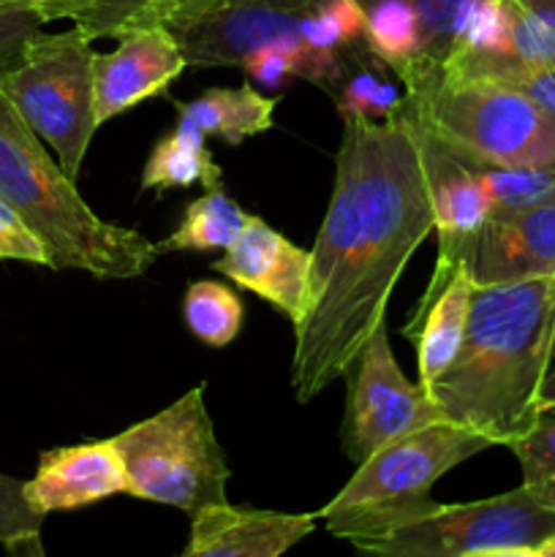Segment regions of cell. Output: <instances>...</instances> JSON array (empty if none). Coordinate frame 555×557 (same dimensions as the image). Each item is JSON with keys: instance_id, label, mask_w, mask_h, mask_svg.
Instances as JSON below:
<instances>
[{"instance_id": "cell-1", "label": "cell", "mask_w": 555, "mask_h": 557, "mask_svg": "<svg viewBox=\"0 0 555 557\" xmlns=\"http://www.w3.org/2000/svg\"><path fill=\"white\" fill-rule=\"evenodd\" d=\"M435 232L422 128L406 96L386 117H343L335 185L310 248V294L294 326L299 403L335 384L386 321L390 297Z\"/></svg>"}, {"instance_id": "cell-2", "label": "cell", "mask_w": 555, "mask_h": 557, "mask_svg": "<svg viewBox=\"0 0 555 557\" xmlns=\"http://www.w3.org/2000/svg\"><path fill=\"white\" fill-rule=\"evenodd\" d=\"M555 357V277L473 286L466 335L439 381L422 386L444 422L511 446L542 419Z\"/></svg>"}, {"instance_id": "cell-3", "label": "cell", "mask_w": 555, "mask_h": 557, "mask_svg": "<svg viewBox=\"0 0 555 557\" xmlns=\"http://www.w3.org/2000/svg\"><path fill=\"white\" fill-rule=\"evenodd\" d=\"M0 199L47 248L52 270H79L96 281H134L158 259L141 232L103 221L74 180L52 161L36 131L0 90Z\"/></svg>"}, {"instance_id": "cell-4", "label": "cell", "mask_w": 555, "mask_h": 557, "mask_svg": "<svg viewBox=\"0 0 555 557\" xmlns=\"http://www.w3.org/2000/svg\"><path fill=\"white\" fill-rule=\"evenodd\" d=\"M490 446L482 435L444 419L414 430L365 457L316 517L332 536L351 544L384 536L430 515L439 506L430 498L435 482Z\"/></svg>"}, {"instance_id": "cell-5", "label": "cell", "mask_w": 555, "mask_h": 557, "mask_svg": "<svg viewBox=\"0 0 555 557\" xmlns=\"http://www.w3.org/2000/svg\"><path fill=\"white\" fill-rule=\"evenodd\" d=\"M109 441L123 460L134 498L172 506L190 517L207 506L229 504L232 473L201 386Z\"/></svg>"}, {"instance_id": "cell-6", "label": "cell", "mask_w": 555, "mask_h": 557, "mask_svg": "<svg viewBox=\"0 0 555 557\" xmlns=\"http://www.w3.org/2000/svg\"><path fill=\"white\" fill-rule=\"evenodd\" d=\"M411 103L424 134L473 166H555V120L515 87L441 82Z\"/></svg>"}, {"instance_id": "cell-7", "label": "cell", "mask_w": 555, "mask_h": 557, "mask_svg": "<svg viewBox=\"0 0 555 557\" xmlns=\"http://www.w3.org/2000/svg\"><path fill=\"white\" fill-rule=\"evenodd\" d=\"M90 38L71 27L36 30L22 47L14 69L0 74V90L16 112L58 156L65 177H79L87 147L98 131Z\"/></svg>"}, {"instance_id": "cell-8", "label": "cell", "mask_w": 555, "mask_h": 557, "mask_svg": "<svg viewBox=\"0 0 555 557\" xmlns=\"http://www.w3.org/2000/svg\"><path fill=\"white\" fill-rule=\"evenodd\" d=\"M555 533V511L517 487L473 504H439L430 515L384 533L354 542L362 557H462L495 547H539Z\"/></svg>"}, {"instance_id": "cell-9", "label": "cell", "mask_w": 555, "mask_h": 557, "mask_svg": "<svg viewBox=\"0 0 555 557\" xmlns=\"http://www.w3.org/2000/svg\"><path fill=\"white\" fill-rule=\"evenodd\" d=\"M346 379L348 397L341 444L348 460L357 466L390 441L441 422L428 392L403 375L392 354L386 321L357 354Z\"/></svg>"}, {"instance_id": "cell-10", "label": "cell", "mask_w": 555, "mask_h": 557, "mask_svg": "<svg viewBox=\"0 0 555 557\" xmlns=\"http://www.w3.org/2000/svg\"><path fill=\"white\" fill-rule=\"evenodd\" d=\"M326 0H205L169 27L196 69L237 65L267 44L303 38V27Z\"/></svg>"}, {"instance_id": "cell-11", "label": "cell", "mask_w": 555, "mask_h": 557, "mask_svg": "<svg viewBox=\"0 0 555 557\" xmlns=\"http://www.w3.org/2000/svg\"><path fill=\"white\" fill-rule=\"evenodd\" d=\"M439 261H457L473 286L555 277V196L528 210L490 215L466 239L439 248Z\"/></svg>"}, {"instance_id": "cell-12", "label": "cell", "mask_w": 555, "mask_h": 557, "mask_svg": "<svg viewBox=\"0 0 555 557\" xmlns=\"http://www.w3.org/2000/svg\"><path fill=\"white\" fill-rule=\"evenodd\" d=\"M212 270L229 277L234 286L264 299L294 326L305 319L310 294V250L294 245L261 218H248L239 237L223 250L221 259L212 261Z\"/></svg>"}, {"instance_id": "cell-13", "label": "cell", "mask_w": 555, "mask_h": 557, "mask_svg": "<svg viewBox=\"0 0 555 557\" xmlns=\"http://www.w3.org/2000/svg\"><path fill=\"white\" fill-rule=\"evenodd\" d=\"M185 69L188 63L183 49L169 27H147L120 36L112 52H96L92 60L98 125L163 92Z\"/></svg>"}, {"instance_id": "cell-14", "label": "cell", "mask_w": 555, "mask_h": 557, "mask_svg": "<svg viewBox=\"0 0 555 557\" xmlns=\"http://www.w3.org/2000/svg\"><path fill=\"white\" fill-rule=\"evenodd\" d=\"M112 495H128V476L109 438L44 451L36 476L25 482L27 504L41 517L82 509Z\"/></svg>"}, {"instance_id": "cell-15", "label": "cell", "mask_w": 555, "mask_h": 557, "mask_svg": "<svg viewBox=\"0 0 555 557\" xmlns=\"http://www.w3.org/2000/svg\"><path fill=\"white\" fill-rule=\"evenodd\" d=\"M316 515L207 506L190 517L188 547L180 557H283L316 531Z\"/></svg>"}, {"instance_id": "cell-16", "label": "cell", "mask_w": 555, "mask_h": 557, "mask_svg": "<svg viewBox=\"0 0 555 557\" xmlns=\"http://www.w3.org/2000/svg\"><path fill=\"white\" fill-rule=\"evenodd\" d=\"M473 283L457 261H435V272L403 335L417 343L419 386H430L449 370L466 335Z\"/></svg>"}, {"instance_id": "cell-17", "label": "cell", "mask_w": 555, "mask_h": 557, "mask_svg": "<svg viewBox=\"0 0 555 557\" xmlns=\"http://www.w3.org/2000/svg\"><path fill=\"white\" fill-rule=\"evenodd\" d=\"M422 152L439 248H449V245L460 243L468 234L477 232L493 215V207H490V196L479 180L477 169L452 150H446L441 141H435L424 131Z\"/></svg>"}, {"instance_id": "cell-18", "label": "cell", "mask_w": 555, "mask_h": 557, "mask_svg": "<svg viewBox=\"0 0 555 557\" xmlns=\"http://www.w3.org/2000/svg\"><path fill=\"white\" fill-rule=\"evenodd\" d=\"M275 98L261 96L250 85L210 87L194 101L177 103V120L199 128L205 136H221L226 145H243L272 128Z\"/></svg>"}, {"instance_id": "cell-19", "label": "cell", "mask_w": 555, "mask_h": 557, "mask_svg": "<svg viewBox=\"0 0 555 557\" xmlns=\"http://www.w3.org/2000/svg\"><path fill=\"white\" fill-rule=\"evenodd\" d=\"M357 3L362 5L368 0H357ZM403 3L411 5L419 22L417 69L403 87L411 101H422L441 85L446 60L479 0H403Z\"/></svg>"}, {"instance_id": "cell-20", "label": "cell", "mask_w": 555, "mask_h": 557, "mask_svg": "<svg viewBox=\"0 0 555 557\" xmlns=\"http://www.w3.org/2000/svg\"><path fill=\"white\" fill-rule=\"evenodd\" d=\"M201 183L205 188L221 185V169L207 150L205 134L194 125L177 120L172 134L156 141L141 172V190L188 188Z\"/></svg>"}, {"instance_id": "cell-21", "label": "cell", "mask_w": 555, "mask_h": 557, "mask_svg": "<svg viewBox=\"0 0 555 557\" xmlns=\"http://www.w3.org/2000/svg\"><path fill=\"white\" fill-rule=\"evenodd\" d=\"M506 54L498 85L555 65V0H504Z\"/></svg>"}, {"instance_id": "cell-22", "label": "cell", "mask_w": 555, "mask_h": 557, "mask_svg": "<svg viewBox=\"0 0 555 557\" xmlns=\"http://www.w3.org/2000/svg\"><path fill=\"white\" fill-rule=\"evenodd\" d=\"M248 212L218 185L205 196L190 201L180 226L166 239L156 243L158 253H183V250H226L248 223Z\"/></svg>"}, {"instance_id": "cell-23", "label": "cell", "mask_w": 555, "mask_h": 557, "mask_svg": "<svg viewBox=\"0 0 555 557\" xmlns=\"http://www.w3.org/2000/svg\"><path fill=\"white\" fill-rule=\"evenodd\" d=\"M201 3L205 0H85L71 22L90 41L120 38L147 27H172L174 22L194 14Z\"/></svg>"}, {"instance_id": "cell-24", "label": "cell", "mask_w": 555, "mask_h": 557, "mask_svg": "<svg viewBox=\"0 0 555 557\" xmlns=\"http://www.w3.org/2000/svg\"><path fill=\"white\" fill-rule=\"evenodd\" d=\"M183 321L190 335L210 348L234 343L245 321L243 302L229 286L218 281L190 283L183 297Z\"/></svg>"}, {"instance_id": "cell-25", "label": "cell", "mask_w": 555, "mask_h": 557, "mask_svg": "<svg viewBox=\"0 0 555 557\" xmlns=\"http://www.w3.org/2000/svg\"><path fill=\"white\" fill-rule=\"evenodd\" d=\"M473 166V163H471ZM490 196L493 215L520 212L555 196V166H473Z\"/></svg>"}, {"instance_id": "cell-26", "label": "cell", "mask_w": 555, "mask_h": 557, "mask_svg": "<svg viewBox=\"0 0 555 557\" xmlns=\"http://www.w3.org/2000/svg\"><path fill=\"white\" fill-rule=\"evenodd\" d=\"M522 468V487L536 504L555 511V417L544 413L536 428L509 446Z\"/></svg>"}, {"instance_id": "cell-27", "label": "cell", "mask_w": 555, "mask_h": 557, "mask_svg": "<svg viewBox=\"0 0 555 557\" xmlns=\"http://www.w3.org/2000/svg\"><path fill=\"white\" fill-rule=\"evenodd\" d=\"M44 517L25 498V482L0 473V544L41 533Z\"/></svg>"}, {"instance_id": "cell-28", "label": "cell", "mask_w": 555, "mask_h": 557, "mask_svg": "<svg viewBox=\"0 0 555 557\" xmlns=\"http://www.w3.org/2000/svg\"><path fill=\"white\" fill-rule=\"evenodd\" d=\"M0 261H27V264L49 267L41 239L3 199H0Z\"/></svg>"}, {"instance_id": "cell-29", "label": "cell", "mask_w": 555, "mask_h": 557, "mask_svg": "<svg viewBox=\"0 0 555 557\" xmlns=\"http://www.w3.org/2000/svg\"><path fill=\"white\" fill-rule=\"evenodd\" d=\"M47 22L22 3H0V74L14 69L27 38Z\"/></svg>"}, {"instance_id": "cell-30", "label": "cell", "mask_w": 555, "mask_h": 557, "mask_svg": "<svg viewBox=\"0 0 555 557\" xmlns=\"http://www.w3.org/2000/svg\"><path fill=\"white\" fill-rule=\"evenodd\" d=\"M509 87L520 90L522 96L531 98L542 112H547L555 120V65L547 69L528 71V74L517 76L515 82H509Z\"/></svg>"}, {"instance_id": "cell-31", "label": "cell", "mask_w": 555, "mask_h": 557, "mask_svg": "<svg viewBox=\"0 0 555 557\" xmlns=\"http://www.w3.org/2000/svg\"><path fill=\"white\" fill-rule=\"evenodd\" d=\"M16 3L36 11L44 22H54V20H74V16L82 11V5H85V0H16Z\"/></svg>"}, {"instance_id": "cell-32", "label": "cell", "mask_w": 555, "mask_h": 557, "mask_svg": "<svg viewBox=\"0 0 555 557\" xmlns=\"http://www.w3.org/2000/svg\"><path fill=\"white\" fill-rule=\"evenodd\" d=\"M5 549H9V557H47V553H44V544H41V533H36V536L16 539V542L5 544Z\"/></svg>"}, {"instance_id": "cell-33", "label": "cell", "mask_w": 555, "mask_h": 557, "mask_svg": "<svg viewBox=\"0 0 555 557\" xmlns=\"http://www.w3.org/2000/svg\"><path fill=\"white\" fill-rule=\"evenodd\" d=\"M462 557H542L536 547H495V549H479V553H468Z\"/></svg>"}, {"instance_id": "cell-34", "label": "cell", "mask_w": 555, "mask_h": 557, "mask_svg": "<svg viewBox=\"0 0 555 557\" xmlns=\"http://www.w3.org/2000/svg\"><path fill=\"white\" fill-rule=\"evenodd\" d=\"M539 411H542V417L555 411V373H547L542 389H539Z\"/></svg>"}, {"instance_id": "cell-35", "label": "cell", "mask_w": 555, "mask_h": 557, "mask_svg": "<svg viewBox=\"0 0 555 557\" xmlns=\"http://www.w3.org/2000/svg\"><path fill=\"white\" fill-rule=\"evenodd\" d=\"M536 549H539V555H542V557H555V533L550 539H544V542L539 544Z\"/></svg>"}, {"instance_id": "cell-36", "label": "cell", "mask_w": 555, "mask_h": 557, "mask_svg": "<svg viewBox=\"0 0 555 557\" xmlns=\"http://www.w3.org/2000/svg\"><path fill=\"white\" fill-rule=\"evenodd\" d=\"M0 3H16V0H0Z\"/></svg>"}]
</instances>
